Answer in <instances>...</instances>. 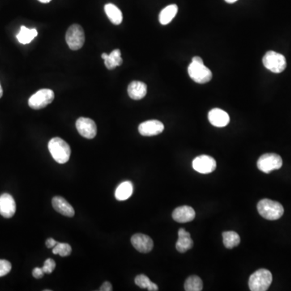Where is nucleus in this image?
<instances>
[{"mask_svg": "<svg viewBox=\"0 0 291 291\" xmlns=\"http://www.w3.org/2000/svg\"><path fill=\"white\" fill-rule=\"evenodd\" d=\"M49 152L53 160L60 164H66L70 157V147L66 141L61 138H52L48 144Z\"/></svg>", "mask_w": 291, "mask_h": 291, "instance_id": "f257e3e1", "label": "nucleus"}, {"mask_svg": "<svg viewBox=\"0 0 291 291\" xmlns=\"http://www.w3.org/2000/svg\"><path fill=\"white\" fill-rule=\"evenodd\" d=\"M257 211L262 217L267 220H277L284 214V208L282 204L270 199H262L257 204Z\"/></svg>", "mask_w": 291, "mask_h": 291, "instance_id": "f03ea898", "label": "nucleus"}, {"mask_svg": "<svg viewBox=\"0 0 291 291\" xmlns=\"http://www.w3.org/2000/svg\"><path fill=\"white\" fill-rule=\"evenodd\" d=\"M272 274L268 270L261 269L252 274L249 281V287L252 291H268L272 284Z\"/></svg>", "mask_w": 291, "mask_h": 291, "instance_id": "7ed1b4c3", "label": "nucleus"}, {"mask_svg": "<svg viewBox=\"0 0 291 291\" xmlns=\"http://www.w3.org/2000/svg\"><path fill=\"white\" fill-rule=\"evenodd\" d=\"M188 73L195 83L201 84L208 83L212 79L211 70L204 63L192 62L188 67Z\"/></svg>", "mask_w": 291, "mask_h": 291, "instance_id": "20e7f679", "label": "nucleus"}, {"mask_svg": "<svg viewBox=\"0 0 291 291\" xmlns=\"http://www.w3.org/2000/svg\"><path fill=\"white\" fill-rule=\"evenodd\" d=\"M262 62L266 69L277 74L283 72L287 67L286 57L277 52H267L264 56Z\"/></svg>", "mask_w": 291, "mask_h": 291, "instance_id": "39448f33", "label": "nucleus"}, {"mask_svg": "<svg viewBox=\"0 0 291 291\" xmlns=\"http://www.w3.org/2000/svg\"><path fill=\"white\" fill-rule=\"evenodd\" d=\"M66 40L70 49L78 50L81 49L85 41L83 28L79 24L70 26L66 32Z\"/></svg>", "mask_w": 291, "mask_h": 291, "instance_id": "423d86ee", "label": "nucleus"}, {"mask_svg": "<svg viewBox=\"0 0 291 291\" xmlns=\"http://www.w3.org/2000/svg\"><path fill=\"white\" fill-rule=\"evenodd\" d=\"M283 166V159L280 155L274 153H267L262 155L257 161V168L265 173H270L274 170H279Z\"/></svg>", "mask_w": 291, "mask_h": 291, "instance_id": "0eeeda50", "label": "nucleus"}, {"mask_svg": "<svg viewBox=\"0 0 291 291\" xmlns=\"http://www.w3.org/2000/svg\"><path fill=\"white\" fill-rule=\"evenodd\" d=\"M54 99V92L50 89H41L36 91L28 100V105L33 109H44L51 104Z\"/></svg>", "mask_w": 291, "mask_h": 291, "instance_id": "6e6552de", "label": "nucleus"}, {"mask_svg": "<svg viewBox=\"0 0 291 291\" xmlns=\"http://www.w3.org/2000/svg\"><path fill=\"white\" fill-rule=\"evenodd\" d=\"M216 161L214 158L209 155H200L193 161V168L196 172L202 174L211 173L216 169Z\"/></svg>", "mask_w": 291, "mask_h": 291, "instance_id": "1a4fd4ad", "label": "nucleus"}, {"mask_svg": "<svg viewBox=\"0 0 291 291\" xmlns=\"http://www.w3.org/2000/svg\"><path fill=\"white\" fill-rule=\"evenodd\" d=\"M76 129L81 136L92 139L97 134V127L93 120L87 117H79L76 121Z\"/></svg>", "mask_w": 291, "mask_h": 291, "instance_id": "9d476101", "label": "nucleus"}, {"mask_svg": "<svg viewBox=\"0 0 291 291\" xmlns=\"http://www.w3.org/2000/svg\"><path fill=\"white\" fill-rule=\"evenodd\" d=\"M164 124L158 120L144 121L138 126V132L141 135L146 137L155 136L164 131Z\"/></svg>", "mask_w": 291, "mask_h": 291, "instance_id": "9b49d317", "label": "nucleus"}, {"mask_svg": "<svg viewBox=\"0 0 291 291\" xmlns=\"http://www.w3.org/2000/svg\"><path fill=\"white\" fill-rule=\"evenodd\" d=\"M131 244L137 251L142 253H150L154 247L152 239L143 234H135L132 236Z\"/></svg>", "mask_w": 291, "mask_h": 291, "instance_id": "f8f14e48", "label": "nucleus"}, {"mask_svg": "<svg viewBox=\"0 0 291 291\" xmlns=\"http://www.w3.org/2000/svg\"><path fill=\"white\" fill-rule=\"evenodd\" d=\"M16 205L12 196L3 194L0 196V215L2 217L10 219L15 215Z\"/></svg>", "mask_w": 291, "mask_h": 291, "instance_id": "ddd939ff", "label": "nucleus"}, {"mask_svg": "<svg viewBox=\"0 0 291 291\" xmlns=\"http://www.w3.org/2000/svg\"><path fill=\"white\" fill-rule=\"evenodd\" d=\"M196 213L194 209L189 206H180L175 209L172 213V219L180 223L191 222L195 219Z\"/></svg>", "mask_w": 291, "mask_h": 291, "instance_id": "4468645a", "label": "nucleus"}, {"mask_svg": "<svg viewBox=\"0 0 291 291\" xmlns=\"http://www.w3.org/2000/svg\"><path fill=\"white\" fill-rule=\"evenodd\" d=\"M209 121L215 127H225L230 122L228 113L223 109H213L209 112Z\"/></svg>", "mask_w": 291, "mask_h": 291, "instance_id": "2eb2a0df", "label": "nucleus"}, {"mask_svg": "<svg viewBox=\"0 0 291 291\" xmlns=\"http://www.w3.org/2000/svg\"><path fill=\"white\" fill-rule=\"evenodd\" d=\"M128 94L133 100H138L146 96L147 92V86L141 81H133L128 86Z\"/></svg>", "mask_w": 291, "mask_h": 291, "instance_id": "dca6fc26", "label": "nucleus"}, {"mask_svg": "<svg viewBox=\"0 0 291 291\" xmlns=\"http://www.w3.org/2000/svg\"><path fill=\"white\" fill-rule=\"evenodd\" d=\"M52 205L57 212L66 217H73L74 210L72 206L62 197H54L52 200Z\"/></svg>", "mask_w": 291, "mask_h": 291, "instance_id": "f3484780", "label": "nucleus"}, {"mask_svg": "<svg viewBox=\"0 0 291 291\" xmlns=\"http://www.w3.org/2000/svg\"><path fill=\"white\" fill-rule=\"evenodd\" d=\"M194 246V241L192 240L189 232L181 228L178 232V240L176 244V249L179 253H185Z\"/></svg>", "mask_w": 291, "mask_h": 291, "instance_id": "a211bd4d", "label": "nucleus"}, {"mask_svg": "<svg viewBox=\"0 0 291 291\" xmlns=\"http://www.w3.org/2000/svg\"><path fill=\"white\" fill-rule=\"evenodd\" d=\"M121 54V50L118 49H114L109 54H107L105 53H102L101 57L104 60V64H105L107 68L109 70H113L117 66H121L123 62Z\"/></svg>", "mask_w": 291, "mask_h": 291, "instance_id": "6ab92c4d", "label": "nucleus"}, {"mask_svg": "<svg viewBox=\"0 0 291 291\" xmlns=\"http://www.w3.org/2000/svg\"><path fill=\"white\" fill-rule=\"evenodd\" d=\"M134 186L130 181H124L118 185L115 191V197L118 201H126L131 197Z\"/></svg>", "mask_w": 291, "mask_h": 291, "instance_id": "aec40b11", "label": "nucleus"}, {"mask_svg": "<svg viewBox=\"0 0 291 291\" xmlns=\"http://www.w3.org/2000/svg\"><path fill=\"white\" fill-rule=\"evenodd\" d=\"M104 11L106 13L109 20L115 25H119L120 23L122 22V19H123L122 12L116 5L113 4V3H108L104 6Z\"/></svg>", "mask_w": 291, "mask_h": 291, "instance_id": "412c9836", "label": "nucleus"}, {"mask_svg": "<svg viewBox=\"0 0 291 291\" xmlns=\"http://www.w3.org/2000/svg\"><path fill=\"white\" fill-rule=\"evenodd\" d=\"M177 11H178V6L176 4H171L166 6L160 11V15H159L160 23L163 25H167L171 23L172 19H174L175 16L177 15Z\"/></svg>", "mask_w": 291, "mask_h": 291, "instance_id": "4be33fe9", "label": "nucleus"}, {"mask_svg": "<svg viewBox=\"0 0 291 291\" xmlns=\"http://www.w3.org/2000/svg\"><path fill=\"white\" fill-rule=\"evenodd\" d=\"M36 36H37L36 29L35 28L29 29V28H26L25 26H21L16 37H17L19 43L26 45V44H29Z\"/></svg>", "mask_w": 291, "mask_h": 291, "instance_id": "5701e85b", "label": "nucleus"}, {"mask_svg": "<svg viewBox=\"0 0 291 291\" xmlns=\"http://www.w3.org/2000/svg\"><path fill=\"white\" fill-rule=\"evenodd\" d=\"M223 245L228 249L238 246L240 243V237L236 232H225L223 233Z\"/></svg>", "mask_w": 291, "mask_h": 291, "instance_id": "b1692460", "label": "nucleus"}, {"mask_svg": "<svg viewBox=\"0 0 291 291\" xmlns=\"http://www.w3.org/2000/svg\"><path fill=\"white\" fill-rule=\"evenodd\" d=\"M203 284L202 279L198 276L193 275L188 278L185 281V291H202Z\"/></svg>", "mask_w": 291, "mask_h": 291, "instance_id": "393cba45", "label": "nucleus"}, {"mask_svg": "<svg viewBox=\"0 0 291 291\" xmlns=\"http://www.w3.org/2000/svg\"><path fill=\"white\" fill-rule=\"evenodd\" d=\"M72 252L71 247L65 243H57L53 248V254H58L61 257H68Z\"/></svg>", "mask_w": 291, "mask_h": 291, "instance_id": "a878e982", "label": "nucleus"}, {"mask_svg": "<svg viewBox=\"0 0 291 291\" xmlns=\"http://www.w3.org/2000/svg\"><path fill=\"white\" fill-rule=\"evenodd\" d=\"M134 282L138 287L143 288V289H147L151 283V280L144 274H140V275L137 276Z\"/></svg>", "mask_w": 291, "mask_h": 291, "instance_id": "bb28decb", "label": "nucleus"}, {"mask_svg": "<svg viewBox=\"0 0 291 291\" xmlns=\"http://www.w3.org/2000/svg\"><path fill=\"white\" fill-rule=\"evenodd\" d=\"M11 265L8 261L0 260V277H3L11 272Z\"/></svg>", "mask_w": 291, "mask_h": 291, "instance_id": "cd10ccee", "label": "nucleus"}, {"mask_svg": "<svg viewBox=\"0 0 291 291\" xmlns=\"http://www.w3.org/2000/svg\"><path fill=\"white\" fill-rule=\"evenodd\" d=\"M56 267V263L53 259L51 258H49L45 261V263H44V266H43V271L45 274H51L53 272L54 269Z\"/></svg>", "mask_w": 291, "mask_h": 291, "instance_id": "c85d7f7f", "label": "nucleus"}, {"mask_svg": "<svg viewBox=\"0 0 291 291\" xmlns=\"http://www.w3.org/2000/svg\"><path fill=\"white\" fill-rule=\"evenodd\" d=\"M44 274L45 273L43 271L42 268H35L32 271V276L36 279H41L44 276Z\"/></svg>", "mask_w": 291, "mask_h": 291, "instance_id": "c756f323", "label": "nucleus"}, {"mask_svg": "<svg viewBox=\"0 0 291 291\" xmlns=\"http://www.w3.org/2000/svg\"><path fill=\"white\" fill-rule=\"evenodd\" d=\"M100 291H113V287L111 285V283L109 282H105L101 287H100Z\"/></svg>", "mask_w": 291, "mask_h": 291, "instance_id": "7c9ffc66", "label": "nucleus"}, {"mask_svg": "<svg viewBox=\"0 0 291 291\" xmlns=\"http://www.w3.org/2000/svg\"><path fill=\"white\" fill-rule=\"evenodd\" d=\"M57 244V241L53 240V238H49L46 241H45V245H46L47 248H49V249L53 248V247L55 246Z\"/></svg>", "mask_w": 291, "mask_h": 291, "instance_id": "2f4dec72", "label": "nucleus"}, {"mask_svg": "<svg viewBox=\"0 0 291 291\" xmlns=\"http://www.w3.org/2000/svg\"><path fill=\"white\" fill-rule=\"evenodd\" d=\"M149 291H157L159 290V287L155 284V283H152L151 282V284L149 286L148 288H147Z\"/></svg>", "mask_w": 291, "mask_h": 291, "instance_id": "473e14b6", "label": "nucleus"}, {"mask_svg": "<svg viewBox=\"0 0 291 291\" xmlns=\"http://www.w3.org/2000/svg\"><path fill=\"white\" fill-rule=\"evenodd\" d=\"M192 62H199V63H204V62H203V60L202 59V57H198V56H196V57H193Z\"/></svg>", "mask_w": 291, "mask_h": 291, "instance_id": "72a5a7b5", "label": "nucleus"}, {"mask_svg": "<svg viewBox=\"0 0 291 291\" xmlns=\"http://www.w3.org/2000/svg\"><path fill=\"white\" fill-rule=\"evenodd\" d=\"M225 1L228 3H234V2H237L238 0H225Z\"/></svg>", "mask_w": 291, "mask_h": 291, "instance_id": "f704fd0d", "label": "nucleus"}, {"mask_svg": "<svg viewBox=\"0 0 291 291\" xmlns=\"http://www.w3.org/2000/svg\"><path fill=\"white\" fill-rule=\"evenodd\" d=\"M2 94H3V90H2V86L0 84V98L2 97Z\"/></svg>", "mask_w": 291, "mask_h": 291, "instance_id": "c9c22d12", "label": "nucleus"}, {"mask_svg": "<svg viewBox=\"0 0 291 291\" xmlns=\"http://www.w3.org/2000/svg\"><path fill=\"white\" fill-rule=\"evenodd\" d=\"M40 2H42V3H48V2H50L51 0H39Z\"/></svg>", "mask_w": 291, "mask_h": 291, "instance_id": "e433bc0d", "label": "nucleus"}]
</instances>
